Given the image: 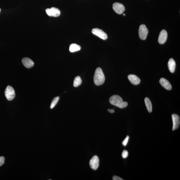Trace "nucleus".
<instances>
[{"mask_svg": "<svg viewBox=\"0 0 180 180\" xmlns=\"http://www.w3.org/2000/svg\"><path fill=\"white\" fill-rule=\"evenodd\" d=\"M109 101L111 104L121 109L125 108L128 105L127 102L123 101V99L118 95H113L111 97Z\"/></svg>", "mask_w": 180, "mask_h": 180, "instance_id": "1", "label": "nucleus"}, {"mask_svg": "<svg viewBox=\"0 0 180 180\" xmlns=\"http://www.w3.org/2000/svg\"><path fill=\"white\" fill-rule=\"evenodd\" d=\"M105 80V76L102 69L100 67L97 68L94 76L95 84L98 86L101 85L104 83Z\"/></svg>", "mask_w": 180, "mask_h": 180, "instance_id": "2", "label": "nucleus"}, {"mask_svg": "<svg viewBox=\"0 0 180 180\" xmlns=\"http://www.w3.org/2000/svg\"><path fill=\"white\" fill-rule=\"evenodd\" d=\"M5 95L8 100H12L15 97V90L12 86H8L5 91Z\"/></svg>", "mask_w": 180, "mask_h": 180, "instance_id": "3", "label": "nucleus"}, {"mask_svg": "<svg viewBox=\"0 0 180 180\" xmlns=\"http://www.w3.org/2000/svg\"><path fill=\"white\" fill-rule=\"evenodd\" d=\"M148 33V30L144 24H142L140 26L138 30V34L140 38L143 40H146Z\"/></svg>", "mask_w": 180, "mask_h": 180, "instance_id": "4", "label": "nucleus"}, {"mask_svg": "<svg viewBox=\"0 0 180 180\" xmlns=\"http://www.w3.org/2000/svg\"><path fill=\"white\" fill-rule=\"evenodd\" d=\"M92 32L93 34L96 35L103 40H106L108 38L106 33L103 32L102 30L98 28L93 29Z\"/></svg>", "mask_w": 180, "mask_h": 180, "instance_id": "5", "label": "nucleus"}, {"mask_svg": "<svg viewBox=\"0 0 180 180\" xmlns=\"http://www.w3.org/2000/svg\"><path fill=\"white\" fill-rule=\"evenodd\" d=\"M113 7L116 13L119 14H123L125 10V8L123 4L119 3H114Z\"/></svg>", "mask_w": 180, "mask_h": 180, "instance_id": "6", "label": "nucleus"}, {"mask_svg": "<svg viewBox=\"0 0 180 180\" xmlns=\"http://www.w3.org/2000/svg\"><path fill=\"white\" fill-rule=\"evenodd\" d=\"M47 14L50 16L57 17L61 14L60 10L57 8L53 7L51 9H47L45 10Z\"/></svg>", "mask_w": 180, "mask_h": 180, "instance_id": "7", "label": "nucleus"}, {"mask_svg": "<svg viewBox=\"0 0 180 180\" xmlns=\"http://www.w3.org/2000/svg\"><path fill=\"white\" fill-rule=\"evenodd\" d=\"M90 165L91 168L93 170H96L99 165L98 157L97 156H93L90 161Z\"/></svg>", "mask_w": 180, "mask_h": 180, "instance_id": "8", "label": "nucleus"}, {"mask_svg": "<svg viewBox=\"0 0 180 180\" xmlns=\"http://www.w3.org/2000/svg\"><path fill=\"white\" fill-rule=\"evenodd\" d=\"M172 118L173 121V130L177 129L179 128L180 123V118L178 115L173 114L172 115Z\"/></svg>", "mask_w": 180, "mask_h": 180, "instance_id": "9", "label": "nucleus"}, {"mask_svg": "<svg viewBox=\"0 0 180 180\" xmlns=\"http://www.w3.org/2000/svg\"><path fill=\"white\" fill-rule=\"evenodd\" d=\"M167 38V33L166 30H163L161 31L158 37V42L160 44H164Z\"/></svg>", "mask_w": 180, "mask_h": 180, "instance_id": "10", "label": "nucleus"}, {"mask_svg": "<svg viewBox=\"0 0 180 180\" xmlns=\"http://www.w3.org/2000/svg\"><path fill=\"white\" fill-rule=\"evenodd\" d=\"M22 63L25 67L30 69L34 65V62L32 60L28 57H24L22 60Z\"/></svg>", "mask_w": 180, "mask_h": 180, "instance_id": "11", "label": "nucleus"}, {"mask_svg": "<svg viewBox=\"0 0 180 180\" xmlns=\"http://www.w3.org/2000/svg\"><path fill=\"white\" fill-rule=\"evenodd\" d=\"M128 78L131 83L135 85L139 84L140 82V78L134 74H129L128 76Z\"/></svg>", "mask_w": 180, "mask_h": 180, "instance_id": "12", "label": "nucleus"}, {"mask_svg": "<svg viewBox=\"0 0 180 180\" xmlns=\"http://www.w3.org/2000/svg\"><path fill=\"white\" fill-rule=\"evenodd\" d=\"M160 83L161 86L167 90H171L172 89L171 84L168 80L165 78H161L160 80Z\"/></svg>", "mask_w": 180, "mask_h": 180, "instance_id": "13", "label": "nucleus"}, {"mask_svg": "<svg viewBox=\"0 0 180 180\" xmlns=\"http://www.w3.org/2000/svg\"><path fill=\"white\" fill-rule=\"evenodd\" d=\"M168 66L169 71L172 73H174L176 67V63L175 60L172 58L169 59L168 63Z\"/></svg>", "mask_w": 180, "mask_h": 180, "instance_id": "14", "label": "nucleus"}, {"mask_svg": "<svg viewBox=\"0 0 180 180\" xmlns=\"http://www.w3.org/2000/svg\"><path fill=\"white\" fill-rule=\"evenodd\" d=\"M144 101L148 111L150 113L152 112V105L150 100L148 98H146L144 99Z\"/></svg>", "mask_w": 180, "mask_h": 180, "instance_id": "15", "label": "nucleus"}, {"mask_svg": "<svg viewBox=\"0 0 180 180\" xmlns=\"http://www.w3.org/2000/svg\"><path fill=\"white\" fill-rule=\"evenodd\" d=\"M81 47L79 45L76 44H72L70 45L69 51L70 52L73 53L75 52L79 51L80 50Z\"/></svg>", "mask_w": 180, "mask_h": 180, "instance_id": "16", "label": "nucleus"}, {"mask_svg": "<svg viewBox=\"0 0 180 180\" xmlns=\"http://www.w3.org/2000/svg\"><path fill=\"white\" fill-rule=\"evenodd\" d=\"M82 83V80L80 76H77L74 78L73 82V86L74 87H78Z\"/></svg>", "mask_w": 180, "mask_h": 180, "instance_id": "17", "label": "nucleus"}, {"mask_svg": "<svg viewBox=\"0 0 180 180\" xmlns=\"http://www.w3.org/2000/svg\"><path fill=\"white\" fill-rule=\"evenodd\" d=\"M59 96H57L53 98L52 102L50 106V108L51 109H53L55 107L56 105L57 104V103L59 101Z\"/></svg>", "mask_w": 180, "mask_h": 180, "instance_id": "18", "label": "nucleus"}, {"mask_svg": "<svg viewBox=\"0 0 180 180\" xmlns=\"http://www.w3.org/2000/svg\"><path fill=\"white\" fill-rule=\"evenodd\" d=\"M129 156V152L127 150H124L122 154V156L123 158H127Z\"/></svg>", "mask_w": 180, "mask_h": 180, "instance_id": "19", "label": "nucleus"}, {"mask_svg": "<svg viewBox=\"0 0 180 180\" xmlns=\"http://www.w3.org/2000/svg\"><path fill=\"white\" fill-rule=\"evenodd\" d=\"M129 139V136H127V137L125 138V139L124 140L123 142H122V144L124 146H125L127 145Z\"/></svg>", "mask_w": 180, "mask_h": 180, "instance_id": "20", "label": "nucleus"}, {"mask_svg": "<svg viewBox=\"0 0 180 180\" xmlns=\"http://www.w3.org/2000/svg\"><path fill=\"white\" fill-rule=\"evenodd\" d=\"M5 158L3 156L0 157V167L2 166L5 163Z\"/></svg>", "mask_w": 180, "mask_h": 180, "instance_id": "21", "label": "nucleus"}, {"mask_svg": "<svg viewBox=\"0 0 180 180\" xmlns=\"http://www.w3.org/2000/svg\"><path fill=\"white\" fill-rule=\"evenodd\" d=\"M113 180H123V179L117 176H114L113 177Z\"/></svg>", "mask_w": 180, "mask_h": 180, "instance_id": "22", "label": "nucleus"}, {"mask_svg": "<svg viewBox=\"0 0 180 180\" xmlns=\"http://www.w3.org/2000/svg\"><path fill=\"white\" fill-rule=\"evenodd\" d=\"M108 111L109 113H113L115 112V111L114 110V109H108Z\"/></svg>", "mask_w": 180, "mask_h": 180, "instance_id": "23", "label": "nucleus"}, {"mask_svg": "<svg viewBox=\"0 0 180 180\" xmlns=\"http://www.w3.org/2000/svg\"><path fill=\"white\" fill-rule=\"evenodd\" d=\"M123 15L124 16H125V14H123Z\"/></svg>", "mask_w": 180, "mask_h": 180, "instance_id": "24", "label": "nucleus"}, {"mask_svg": "<svg viewBox=\"0 0 180 180\" xmlns=\"http://www.w3.org/2000/svg\"><path fill=\"white\" fill-rule=\"evenodd\" d=\"M0 12H1V9H0Z\"/></svg>", "mask_w": 180, "mask_h": 180, "instance_id": "25", "label": "nucleus"}]
</instances>
